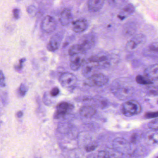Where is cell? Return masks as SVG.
Listing matches in <instances>:
<instances>
[{
    "instance_id": "1",
    "label": "cell",
    "mask_w": 158,
    "mask_h": 158,
    "mask_svg": "<svg viewBox=\"0 0 158 158\" xmlns=\"http://www.w3.org/2000/svg\"><path fill=\"white\" fill-rule=\"evenodd\" d=\"M111 90L116 98L122 100L131 98L135 90L130 80L127 78H119L113 82Z\"/></svg>"
},
{
    "instance_id": "26",
    "label": "cell",
    "mask_w": 158,
    "mask_h": 158,
    "mask_svg": "<svg viewBox=\"0 0 158 158\" xmlns=\"http://www.w3.org/2000/svg\"><path fill=\"white\" fill-rule=\"evenodd\" d=\"M158 112H148L146 113L145 114V117L147 119H151V118H157L158 117Z\"/></svg>"
},
{
    "instance_id": "22",
    "label": "cell",
    "mask_w": 158,
    "mask_h": 158,
    "mask_svg": "<svg viewBox=\"0 0 158 158\" xmlns=\"http://www.w3.org/2000/svg\"><path fill=\"white\" fill-rule=\"evenodd\" d=\"M123 35L126 36H131L135 32V27H133L132 24H127L124 27Z\"/></svg>"
},
{
    "instance_id": "6",
    "label": "cell",
    "mask_w": 158,
    "mask_h": 158,
    "mask_svg": "<svg viewBox=\"0 0 158 158\" xmlns=\"http://www.w3.org/2000/svg\"><path fill=\"white\" fill-rule=\"evenodd\" d=\"M112 146L114 150L123 154L128 153L130 149L129 142L127 139L122 137L114 139L113 141Z\"/></svg>"
},
{
    "instance_id": "13",
    "label": "cell",
    "mask_w": 158,
    "mask_h": 158,
    "mask_svg": "<svg viewBox=\"0 0 158 158\" xmlns=\"http://www.w3.org/2000/svg\"><path fill=\"white\" fill-rule=\"evenodd\" d=\"M88 23L85 19H79L72 23V29L76 33L84 32L87 28Z\"/></svg>"
},
{
    "instance_id": "3",
    "label": "cell",
    "mask_w": 158,
    "mask_h": 158,
    "mask_svg": "<svg viewBox=\"0 0 158 158\" xmlns=\"http://www.w3.org/2000/svg\"><path fill=\"white\" fill-rule=\"evenodd\" d=\"M141 107L140 104L136 101L129 100L127 101L122 105V112L126 116H132L140 113Z\"/></svg>"
},
{
    "instance_id": "30",
    "label": "cell",
    "mask_w": 158,
    "mask_h": 158,
    "mask_svg": "<svg viewBox=\"0 0 158 158\" xmlns=\"http://www.w3.org/2000/svg\"><path fill=\"white\" fill-rule=\"evenodd\" d=\"M60 93V89L58 87H54L50 91V95L52 97H55Z\"/></svg>"
},
{
    "instance_id": "32",
    "label": "cell",
    "mask_w": 158,
    "mask_h": 158,
    "mask_svg": "<svg viewBox=\"0 0 158 158\" xmlns=\"http://www.w3.org/2000/svg\"><path fill=\"white\" fill-rule=\"evenodd\" d=\"M26 60L25 58H23V59L20 60L19 64L16 66V69L18 70H22L23 67V64L25 62Z\"/></svg>"
},
{
    "instance_id": "2",
    "label": "cell",
    "mask_w": 158,
    "mask_h": 158,
    "mask_svg": "<svg viewBox=\"0 0 158 158\" xmlns=\"http://www.w3.org/2000/svg\"><path fill=\"white\" fill-rule=\"evenodd\" d=\"M95 43V38L91 34L83 36L77 44L71 47L69 50L70 56L75 54H81L90 49Z\"/></svg>"
},
{
    "instance_id": "27",
    "label": "cell",
    "mask_w": 158,
    "mask_h": 158,
    "mask_svg": "<svg viewBox=\"0 0 158 158\" xmlns=\"http://www.w3.org/2000/svg\"><path fill=\"white\" fill-rule=\"evenodd\" d=\"M97 148V145L96 143H90L87 146H86L85 149L88 152L93 151Z\"/></svg>"
},
{
    "instance_id": "7",
    "label": "cell",
    "mask_w": 158,
    "mask_h": 158,
    "mask_svg": "<svg viewBox=\"0 0 158 158\" xmlns=\"http://www.w3.org/2000/svg\"><path fill=\"white\" fill-rule=\"evenodd\" d=\"M59 81L63 87L65 88H71L75 85L77 82V78L73 74L64 73L60 76Z\"/></svg>"
},
{
    "instance_id": "19",
    "label": "cell",
    "mask_w": 158,
    "mask_h": 158,
    "mask_svg": "<svg viewBox=\"0 0 158 158\" xmlns=\"http://www.w3.org/2000/svg\"><path fill=\"white\" fill-rule=\"evenodd\" d=\"M158 52V42H153L150 44L144 51V54L147 56H157Z\"/></svg>"
},
{
    "instance_id": "29",
    "label": "cell",
    "mask_w": 158,
    "mask_h": 158,
    "mask_svg": "<svg viewBox=\"0 0 158 158\" xmlns=\"http://www.w3.org/2000/svg\"><path fill=\"white\" fill-rule=\"evenodd\" d=\"M98 156L99 158H108V157H111L110 154L109 152L104 151H102L99 152Z\"/></svg>"
},
{
    "instance_id": "14",
    "label": "cell",
    "mask_w": 158,
    "mask_h": 158,
    "mask_svg": "<svg viewBox=\"0 0 158 158\" xmlns=\"http://www.w3.org/2000/svg\"><path fill=\"white\" fill-rule=\"evenodd\" d=\"M73 19V14L71 10L68 9H64L61 13L60 22L62 25L65 26L72 23Z\"/></svg>"
},
{
    "instance_id": "25",
    "label": "cell",
    "mask_w": 158,
    "mask_h": 158,
    "mask_svg": "<svg viewBox=\"0 0 158 158\" xmlns=\"http://www.w3.org/2000/svg\"><path fill=\"white\" fill-rule=\"evenodd\" d=\"M148 127L149 128L152 130L157 131L158 127V120L157 118L149 123L148 124Z\"/></svg>"
},
{
    "instance_id": "23",
    "label": "cell",
    "mask_w": 158,
    "mask_h": 158,
    "mask_svg": "<svg viewBox=\"0 0 158 158\" xmlns=\"http://www.w3.org/2000/svg\"><path fill=\"white\" fill-rule=\"evenodd\" d=\"M28 90V88L26 85L24 84H22L19 87L18 90V95L21 97H23L25 96Z\"/></svg>"
},
{
    "instance_id": "17",
    "label": "cell",
    "mask_w": 158,
    "mask_h": 158,
    "mask_svg": "<svg viewBox=\"0 0 158 158\" xmlns=\"http://www.w3.org/2000/svg\"><path fill=\"white\" fill-rule=\"evenodd\" d=\"M105 0H89L88 9L91 12H97L103 7Z\"/></svg>"
},
{
    "instance_id": "16",
    "label": "cell",
    "mask_w": 158,
    "mask_h": 158,
    "mask_svg": "<svg viewBox=\"0 0 158 158\" xmlns=\"http://www.w3.org/2000/svg\"><path fill=\"white\" fill-rule=\"evenodd\" d=\"M135 7L131 3L127 4L121 10L118 15V17L121 20H124L131 15L135 12Z\"/></svg>"
},
{
    "instance_id": "9",
    "label": "cell",
    "mask_w": 158,
    "mask_h": 158,
    "mask_svg": "<svg viewBox=\"0 0 158 158\" xmlns=\"http://www.w3.org/2000/svg\"><path fill=\"white\" fill-rule=\"evenodd\" d=\"M72 104L67 102H62L58 104L54 114L55 119H60L65 116L73 109Z\"/></svg>"
},
{
    "instance_id": "15",
    "label": "cell",
    "mask_w": 158,
    "mask_h": 158,
    "mask_svg": "<svg viewBox=\"0 0 158 158\" xmlns=\"http://www.w3.org/2000/svg\"><path fill=\"white\" fill-rule=\"evenodd\" d=\"M80 54H75L71 56L70 67L73 71H76L80 68L84 62V60Z\"/></svg>"
},
{
    "instance_id": "5",
    "label": "cell",
    "mask_w": 158,
    "mask_h": 158,
    "mask_svg": "<svg viewBox=\"0 0 158 158\" xmlns=\"http://www.w3.org/2000/svg\"><path fill=\"white\" fill-rule=\"evenodd\" d=\"M147 38L143 34H137L134 35L126 45V49L128 51H133L146 43Z\"/></svg>"
},
{
    "instance_id": "8",
    "label": "cell",
    "mask_w": 158,
    "mask_h": 158,
    "mask_svg": "<svg viewBox=\"0 0 158 158\" xmlns=\"http://www.w3.org/2000/svg\"><path fill=\"white\" fill-rule=\"evenodd\" d=\"M57 27V23L52 16L47 15L42 20L41 28L45 33L48 34L53 33Z\"/></svg>"
},
{
    "instance_id": "34",
    "label": "cell",
    "mask_w": 158,
    "mask_h": 158,
    "mask_svg": "<svg viewBox=\"0 0 158 158\" xmlns=\"http://www.w3.org/2000/svg\"><path fill=\"white\" fill-rule=\"evenodd\" d=\"M16 115L18 118H21V117H22L23 115V112L21 111H18L16 113Z\"/></svg>"
},
{
    "instance_id": "33",
    "label": "cell",
    "mask_w": 158,
    "mask_h": 158,
    "mask_svg": "<svg viewBox=\"0 0 158 158\" xmlns=\"http://www.w3.org/2000/svg\"><path fill=\"white\" fill-rule=\"evenodd\" d=\"M138 135L137 134H136V133L133 134L131 136V139H130L131 143H133V144L135 143L138 140Z\"/></svg>"
},
{
    "instance_id": "20",
    "label": "cell",
    "mask_w": 158,
    "mask_h": 158,
    "mask_svg": "<svg viewBox=\"0 0 158 158\" xmlns=\"http://www.w3.org/2000/svg\"><path fill=\"white\" fill-rule=\"evenodd\" d=\"M147 143L150 144H156L158 143V135L157 132H151L146 136Z\"/></svg>"
},
{
    "instance_id": "11",
    "label": "cell",
    "mask_w": 158,
    "mask_h": 158,
    "mask_svg": "<svg viewBox=\"0 0 158 158\" xmlns=\"http://www.w3.org/2000/svg\"><path fill=\"white\" fill-rule=\"evenodd\" d=\"M99 68L98 64L88 61L84 64L82 68V73L87 78L96 73V71Z\"/></svg>"
},
{
    "instance_id": "31",
    "label": "cell",
    "mask_w": 158,
    "mask_h": 158,
    "mask_svg": "<svg viewBox=\"0 0 158 158\" xmlns=\"http://www.w3.org/2000/svg\"><path fill=\"white\" fill-rule=\"evenodd\" d=\"M13 13L15 19H18L20 18V12L19 9L15 8L13 10Z\"/></svg>"
},
{
    "instance_id": "10",
    "label": "cell",
    "mask_w": 158,
    "mask_h": 158,
    "mask_svg": "<svg viewBox=\"0 0 158 158\" xmlns=\"http://www.w3.org/2000/svg\"><path fill=\"white\" fill-rule=\"evenodd\" d=\"M63 39V34L59 33L53 35L47 46V49L50 52H55L60 46Z\"/></svg>"
},
{
    "instance_id": "4",
    "label": "cell",
    "mask_w": 158,
    "mask_h": 158,
    "mask_svg": "<svg viewBox=\"0 0 158 158\" xmlns=\"http://www.w3.org/2000/svg\"><path fill=\"white\" fill-rule=\"evenodd\" d=\"M109 82V78L102 73H95L87 78L85 84L89 86L102 87Z\"/></svg>"
},
{
    "instance_id": "28",
    "label": "cell",
    "mask_w": 158,
    "mask_h": 158,
    "mask_svg": "<svg viewBox=\"0 0 158 158\" xmlns=\"http://www.w3.org/2000/svg\"><path fill=\"white\" fill-rule=\"evenodd\" d=\"M6 85L5 78L4 74L2 71L0 70V86L4 87Z\"/></svg>"
},
{
    "instance_id": "24",
    "label": "cell",
    "mask_w": 158,
    "mask_h": 158,
    "mask_svg": "<svg viewBox=\"0 0 158 158\" xmlns=\"http://www.w3.org/2000/svg\"><path fill=\"white\" fill-rule=\"evenodd\" d=\"M27 11L28 14L31 17H34L37 13V8L34 5H30L28 6L27 9Z\"/></svg>"
},
{
    "instance_id": "12",
    "label": "cell",
    "mask_w": 158,
    "mask_h": 158,
    "mask_svg": "<svg viewBox=\"0 0 158 158\" xmlns=\"http://www.w3.org/2000/svg\"><path fill=\"white\" fill-rule=\"evenodd\" d=\"M144 76L149 80L157 81L158 77V64H153L148 66L144 71Z\"/></svg>"
},
{
    "instance_id": "18",
    "label": "cell",
    "mask_w": 158,
    "mask_h": 158,
    "mask_svg": "<svg viewBox=\"0 0 158 158\" xmlns=\"http://www.w3.org/2000/svg\"><path fill=\"white\" fill-rule=\"evenodd\" d=\"M96 110L95 108L90 106H84L79 110V114L82 117L90 118L95 115Z\"/></svg>"
},
{
    "instance_id": "21",
    "label": "cell",
    "mask_w": 158,
    "mask_h": 158,
    "mask_svg": "<svg viewBox=\"0 0 158 158\" xmlns=\"http://www.w3.org/2000/svg\"><path fill=\"white\" fill-rule=\"evenodd\" d=\"M137 84L141 85H152L153 84V82L149 80L145 76L139 75L137 76L135 78Z\"/></svg>"
}]
</instances>
